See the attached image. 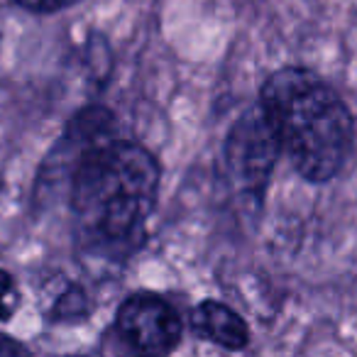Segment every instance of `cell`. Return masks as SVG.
I'll use <instances>...</instances> for the list:
<instances>
[{
  "label": "cell",
  "instance_id": "cell-1",
  "mask_svg": "<svg viewBox=\"0 0 357 357\" xmlns=\"http://www.w3.org/2000/svg\"><path fill=\"white\" fill-rule=\"evenodd\" d=\"M162 169L147 147L105 139L81 154L69 174L76 230L100 248H135L152 218Z\"/></svg>",
  "mask_w": 357,
  "mask_h": 357
},
{
  "label": "cell",
  "instance_id": "cell-2",
  "mask_svg": "<svg viewBox=\"0 0 357 357\" xmlns=\"http://www.w3.org/2000/svg\"><path fill=\"white\" fill-rule=\"evenodd\" d=\"M259 105L306 181L326 184L340 174L355 142V118L328 81L303 66H282L264 79Z\"/></svg>",
  "mask_w": 357,
  "mask_h": 357
},
{
  "label": "cell",
  "instance_id": "cell-3",
  "mask_svg": "<svg viewBox=\"0 0 357 357\" xmlns=\"http://www.w3.org/2000/svg\"><path fill=\"white\" fill-rule=\"evenodd\" d=\"M279 154L282 142L259 103L240 113V118L230 125L223 144L225 167L235 186L257 204L272 181Z\"/></svg>",
  "mask_w": 357,
  "mask_h": 357
},
{
  "label": "cell",
  "instance_id": "cell-4",
  "mask_svg": "<svg viewBox=\"0 0 357 357\" xmlns=\"http://www.w3.org/2000/svg\"><path fill=\"white\" fill-rule=\"evenodd\" d=\"M120 337L142 357H167L184 335L178 311L164 296L152 291L130 294L115 311Z\"/></svg>",
  "mask_w": 357,
  "mask_h": 357
},
{
  "label": "cell",
  "instance_id": "cell-5",
  "mask_svg": "<svg viewBox=\"0 0 357 357\" xmlns=\"http://www.w3.org/2000/svg\"><path fill=\"white\" fill-rule=\"evenodd\" d=\"M115 135V113L105 105H86V108L76 110L69 118L64 128V135L56 142V147L50 152V157L45 159L40 174L45 178V184H52L54 178L66 176L74 169V164L81 159V154L89 152L91 147L113 139ZM40 178V181H42Z\"/></svg>",
  "mask_w": 357,
  "mask_h": 357
},
{
  "label": "cell",
  "instance_id": "cell-6",
  "mask_svg": "<svg viewBox=\"0 0 357 357\" xmlns=\"http://www.w3.org/2000/svg\"><path fill=\"white\" fill-rule=\"evenodd\" d=\"M191 331L204 340L223 347L230 352H240L250 345V326L238 311L223 301L206 298L191 308Z\"/></svg>",
  "mask_w": 357,
  "mask_h": 357
},
{
  "label": "cell",
  "instance_id": "cell-7",
  "mask_svg": "<svg viewBox=\"0 0 357 357\" xmlns=\"http://www.w3.org/2000/svg\"><path fill=\"white\" fill-rule=\"evenodd\" d=\"M89 296H86L84 289L74 282H66L61 291L50 301L45 313L50 321H81V318L89 316Z\"/></svg>",
  "mask_w": 357,
  "mask_h": 357
},
{
  "label": "cell",
  "instance_id": "cell-8",
  "mask_svg": "<svg viewBox=\"0 0 357 357\" xmlns=\"http://www.w3.org/2000/svg\"><path fill=\"white\" fill-rule=\"evenodd\" d=\"M20 308V289L8 269H0V321H10Z\"/></svg>",
  "mask_w": 357,
  "mask_h": 357
},
{
  "label": "cell",
  "instance_id": "cell-9",
  "mask_svg": "<svg viewBox=\"0 0 357 357\" xmlns=\"http://www.w3.org/2000/svg\"><path fill=\"white\" fill-rule=\"evenodd\" d=\"M17 6L25 8L30 13H40V15H50V13H59L66 8L76 6L81 0H15Z\"/></svg>",
  "mask_w": 357,
  "mask_h": 357
},
{
  "label": "cell",
  "instance_id": "cell-10",
  "mask_svg": "<svg viewBox=\"0 0 357 357\" xmlns=\"http://www.w3.org/2000/svg\"><path fill=\"white\" fill-rule=\"evenodd\" d=\"M0 357H32V355L22 342L15 340V337L0 333Z\"/></svg>",
  "mask_w": 357,
  "mask_h": 357
}]
</instances>
